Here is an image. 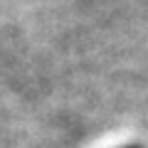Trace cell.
Wrapping results in <instances>:
<instances>
[{
  "label": "cell",
  "instance_id": "1",
  "mask_svg": "<svg viewBox=\"0 0 148 148\" xmlns=\"http://www.w3.org/2000/svg\"><path fill=\"white\" fill-rule=\"evenodd\" d=\"M126 148H141V146H126Z\"/></svg>",
  "mask_w": 148,
  "mask_h": 148
}]
</instances>
